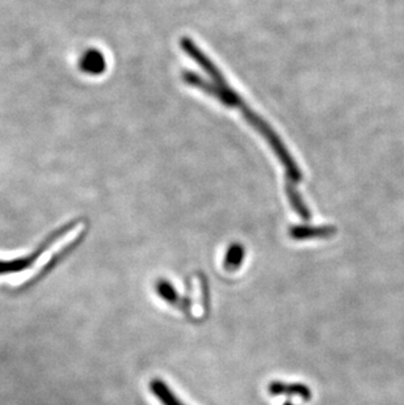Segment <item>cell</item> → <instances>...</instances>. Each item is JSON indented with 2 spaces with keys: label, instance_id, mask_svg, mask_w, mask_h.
<instances>
[{
  "label": "cell",
  "instance_id": "obj_1",
  "mask_svg": "<svg viewBox=\"0 0 404 405\" xmlns=\"http://www.w3.org/2000/svg\"><path fill=\"white\" fill-rule=\"evenodd\" d=\"M180 45L184 49L185 53L189 57L195 59L197 63L207 72H209V75L213 78V83H209L195 72L185 71L183 79L186 81V84L193 85L201 91H205L208 94L216 97L217 100H220V103H223L227 106L239 109L244 118L268 140L269 146L277 155L278 160L282 163V165L286 171V176H288L286 184L298 185L302 181V172H300V167L291 158L288 149L281 142V139L278 138L277 134L273 131V129L270 128L263 118H260L248 108V105L245 101H243L239 93L236 92L235 90H232L227 81L225 79V76H222L220 69H217L216 65L196 47V44L192 40H189L188 37H184L180 41Z\"/></svg>",
  "mask_w": 404,
  "mask_h": 405
},
{
  "label": "cell",
  "instance_id": "obj_2",
  "mask_svg": "<svg viewBox=\"0 0 404 405\" xmlns=\"http://www.w3.org/2000/svg\"><path fill=\"white\" fill-rule=\"evenodd\" d=\"M78 224V222H72L67 226L62 227L60 230L54 232L49 239L47 243L42 244L33 255L28 256V257H22V258H16V260H10V261H0V274H8V273H16L20 272L23 269H28L32 267L35 263V260H38L41 256L44 255V252L47 251V248H50L53 244L57 242L59 238H62L65 233L74 229Z\"/></svg>",
  "mask_w": 404,
  "mask_h": 405
},
{
  "label": "cell",
  "instance_id": "obj_3",
  "mask_svg": "<svg viewBox=\"0 0 404 405\" xmlns=\"http://www.w3.org/2000/svg\"><path fill=\"white\" fill-rule=\"evenodd\" d=\"M336 229L334 226H293L289 231V235L294 240H310V239H324L334 236Z\"/></svg>",
  "mask_w": 404,
  "mask_h": 405
},
{
  "label": "cell",
  "instance_id": "obj_4",
  "mask_svg": "<svg viewBox=\"0 0 404 405\" xmlns=\"http://www.w3.org/2000/svg\"><path fill=\"white\" fill-rule=\"evenodd\" d=\"M269 394L273 396L286 395V396H298L303 402H309L312 399V391L307 386L300 383H285L281 381H275L268 386Z\"/></svg>",
  "mask_w": 404,
  "mask_h": 405
},
{
  "label": "cell",
  "instance_id": "obj_5",
  "mask_svg": "<svg viewBox=\"0 0 404 405\" xmlns=\"http://www.w3.org/2000/svg\"><path fill=\"white\" fill-rule=\"evenodd\" d=\"M81 69L91 75L103 74L106 69L104 56L95 49L86 51L81 59Z\"/></svg>",
  "mask_w": 404,
  "mask_h": 405
},
{
  "label": "cell",
  "instance_id": "obj_6",
  "mask_svg": "<svg viewBox=\"0 0 404 405\" xmlns=\"http://www.w3.org/2000/svg\"><path fill=\"white\" fill-rule=\"evenodd\" d=\"M150 390L163 405H185L162 379H152Z\"/></svg>",
  "mask_w": 404,
  "mask_h": 405
},
{
  "label": "cell",
  "instance_id": "obj_7",
  "mask_svg": "<svg viewBox=\"0 0 404 405\" xmlns=\"http://www.w3.org/2000/svg\"><path fill=\"white\" fill-rule=\"evenodd\" d=\"M245 257V249L242 244H231L225 256L223 267L227 272H235L242 267L243 261Z\"/></svg>",
  "mask_w": 404,
  "mask_h": 405
},
{
  "label": "cell",
  "instance_id": "obj_8",
  "mask_svg": "<svg viewBox=\"0 0 404 405\" xmlns=\"http://www.w3.org/2000/svg\"><path fill=\"white\" fill-rule=\"evenodd\" d=\"M286 195H288L289 202L291 205L293 210L300 215L302 220H312V211L309 210V208L306 206L305 201L302 199V196L300 195V192L297 190L296 185H291V184H286Z\"/></svg>",
  "mask_w": 404,
  "mask_h": 405
},
{
  "label": "cell",
  "instance_id": "obj_9",
  "mask_svg": "<svg viewBox=\"0 0 404 405\" xmlns=\"http://www.w3.org/2000/svg\"><path fill=\"white\" fill-rule=\"evenodd\" d=\"M155 290H156V294L162 298L163 301H167L168 304L180 307L181 299H180L177 291L173 288V285L170 281L158 279L156 285H155Z\"/></svg>",
  "mask_w": 404,
  "mask_h": 405
},
{
  "label": "cell",
  "instance_id": "obj_10",
  "mask_svg": "<svg viewBox=\"0 0 404 405\" xmlns=\"http://www.w3.org/2000/svg\"><path fill=\"white\" fill-rule=\"evenodd\" d=\"M282 405H296V404H293V403H291V402H286V403H285V404H282Z\"/></svg>",
  "mask_w": 404,
  "mask_h": 405
}]
</instances>
